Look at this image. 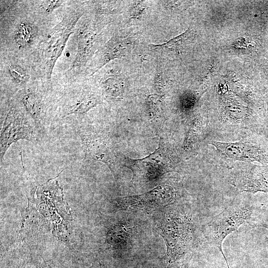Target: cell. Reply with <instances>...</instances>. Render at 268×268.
I'll use <instances>...</instances> for the list:
<instances>
[{"mask_svg":"<svg viewBox=\"0 0 268 268\" xmlns=\"http://www.w3.org/2000/svg\"><path fill=\"white\" fill-rule=\"evenodd\" d=\"M82 13L79 10L68 12L39 45L38 59L48 80L50 81L55 65Z\"/></svg>","mask_w":268,"mask_h":268,"instance_id":"cell-1","label":"cell"},{"mask_svg":"<svg viewBox=\"0 0 268 268\" xmlns=\"http://www.w3.org/2000/svg\"><path fill=\"white\" fill-rule=\"evenodd\" d=\"M253 210L250 206L232 204L214 216L203 227L205 238L210 244L219 250L228 268L230 267L222 248L223 240L241 225L250 222Z\"/></svg>","mask_w":268,"mask_h":268,"instance_id":"cell-2","label":"cell"},{"mask_svg":"<svg viewBox=\"0 0 268 268\" xmlns=\"http://www.w3.org/2000/svg\"><path fill=\"white\" fill-rule=\"evenodd\" d=\"M124 164L132 170L133 182L144 184L157 179L171 169V159L161 141L148 156L140 159L125 157Z\"/></svg>","mask_w":268,"mask_h":268,"instance_id":"cell-3","label":"cell"},{"mask_svg":"<svg viewBox=\"0 0 268 268\" xmlns=\"http://www.w3.org/2000/svg\"><path fill=\"white\" fill-rule=\"evenodd\" d=\"M38 130L20 110L11 107L0 133V160L10 145L20 139L35 142L37 140Z\"/></svg>","mask_w":268,"mask_h":268,"instance_id":"cell-4","label":"cell"},{"mask_svg":"<svg viewBox=\"0 0 268 268\" xmlns=\"http://www.w3.org/2000/svg\"><path fill=\"white\" fill-rule=\"evenodd\" d=\"M175 197L171 186L162 185L142 195L118 198L114 203L120 209L146 211L167 206L174 201Z\"/></svg>","mask_w":268,"mask_h":268,"instance_id":"cell-5","label":"cell"},{"mask_svg":"<svg viewBox=\"0 0 268 268\" xmlns=\"http://www.w3.org/2000/svg\"><path fill=\"white\" fill-rule=\"evenodd\" d=\"M162 235L166 241L168 256L174 262L186 252L191 236L189 221L181 216H172L164 223Z\"/></svg>","mask_w":268,"mask_h":268,"instance_id":"cell-6","label":"cell"},{"mask_svg":"<svg viewBox=\"0 0 268 268\" xmlns=\"http://www.w3.org/2000/svg\"><path fill=\"white\" fill-rule=\"evenodd\" d=\"M209 143L226 157L234 160L268 164V148L261 144L245 141L224 142L215 140Z\"/></svg>","mask_w":268,"mask_h":268,"instance_id":"cell-7","label":"cell"},{"mask_svg":"<svg viewBox=\"0 0 268 268\" xmlns=\"http://www.w3.org/2000/svg\"><path fill=\"white\" fill-rule=\"evenodd\" d=\"M80 136L85 157L104 163L116 178L114 156L107 140L100 135L91 133H81Z\"/></svg>","mask_w":268,"mask_h":268,"instance_id":"cell-8","label":"cell"},{"mask_svg":"<svg viewBox=\"0 0 268 268\" xmlns=\"http://www.w3.org/2000/svg\"><path fill=\"white\" fill-rule=\"evenodd\" d=\"M97 36L87 26L79 29L77 36V48L76 55L67 71L73 75L81 71L92 56L96 48Z\"/></svg>","mask_w":268,"mask_h":268,"instance_id":"cell-9","label":"cell"},{"mask_svg":"<svg viewBox=\"0 0 268 268\" xmlns=\"http://www.w3.org/2000/svg\"><path fill=\"white\" fill-rule=\"evenodd\" d=\"M238 188L240 192L249 193H268V164L249 168L240 177Z\"/></svg>","mask_w":268,"mask_h":268,"instance_id":"cell-10","label":"cell"},{"mask_svg":"<svg viewBox=\"0 0 268 268\" xmlns=\"http://www.w3.org/2000/svg\"><path fill=\"white\" fill-rule=\"evenodd\" d=\"M131 42L126 38L112 37L98 51L92 74L110 61L125 57L129 52Z\"/></svg>","mask_w":268,"mask_h":268,"instance_id":"cell-11","label":"cell"},{"mask_svg":"<svg viewBox=\"0 0 268 268\" xmlns=\"http://www.w3.org/2000/svg\"><path fill=\"white\" fill-rule=\"evenodd\" d=\"M21 102L34 122L38 131L42 128V102L38 95L33 92L22 94Z\"/></svg>","mask_w":268,"mask_h":268,"instance_id":"cell-12","label":"cell"},{"mask_svg":"<svg viewBox=\"0 0 268 268\" xmlns=\"http://www.w3.org/2000/svg\"><path fill=\"white\" fill-rule=\"evenodd\" d=\"M196 34L195 30L189 28L181 35L167 42L160 44L152 45V46L167 48L179 52L185 49L194 40Z\"/></svg>","mask_w":268,"mask_h":268,"instance_id":"cell-13","label":"cell"},{"mask_svg":"<svg viewBox=\"0 0 268 268\" xmlns=\"http://www.w3.org/2000/svg\"><path fill=\"white\" fill-rule=\"evenodd\" d=\"M35 30L33 26L27 22L18 24L14 31V40L20 47L29 45L34 38Z\"/></svg>","mask_w":268,"mask_h":268,"instance_id":"cell-14","label":"cell"},{"mask_svg":"<svg viewBox=\"0 0 268 268\" xmlns=\"http://www.w3.org/2000/svg\"><path fill=\"white\" fill-rule=\"evenodd\" d=\"M101 103V100L97 96H87L67 107L64 117L72 114H83Z\"/></svg>","mask_w":268,"mask_h":268,"instance_id":"cell-15","label":"cell"},{"mask_svg":"<svg viewBox=\"0 0 268 268\" xmlns=\"http://www.w3.org/2000/svg\"><path fill=\"white\" fill-rule=\"evenodd\" d=\"M102 86L105 93L111 96L119 97L123 94V82L115 74H110L102 82Z\"/></svg>","mask_w":268,"mask_h":268,"instance_id":"cell-16","label":"cell"},{"mask_svg":"<svg viewBox=\"0 0 268 268\" xmlns=\"http://www.w3.org/2000/svg\"><path fill=\"white\" fill-rule=\"evenodd\" d=\"M130 236V230L123 225H116L107 233V240L112 245L121 244L125 242Z\"/></svg>","mask_w":268,"mask_h":268,"instance_id":"cell-17","label":"cell"},{"mask_svg":"<svg viewBox=\"0 0 268 268\" xmlns=\"http://www.w3.org/2000/svg\"><path fill=\"white\" fill-rule=\"evenodd\" d=\"M8 70L13 80L18 84H25L29 80L28 72L19 65L10 64L8 67Z\"/></svg>","mask_w":268,"mask_h":268,"instance_id":"cell-18","label":"cell"},{"mask_svg":"<svg viewBox=\"0 0 268 268\" xmlns=\"http://www.w3.org/2000/svg\"><path fill=\"white\" fill-rule=\"evenodd\" d=\"M168 79L162 69H159L155 75L154 79L155 87L160 93L164 92L167 88Z\"/></svg>","mask_w":268,"mask_h":268,"instance_id":"cell-19","label":"cell"},{"mask_svg":"<svg viewBox=\"0 0 268 268\" xmlns=\"http://www.w3.org/2000/svg\"><path fill=\"white\" fill-rule=\"evenodd\" d=\"M131 7L130 17L132 19L141 18L145 13L146 6L143 1H134Z\"/></svg>","mask_w":268,"mask_h":268,"instance_id":"cell-20","label":"cell"},{"mask_svg":"<svg viewBox=\"0 0 268 268\" xmlns=\"http://www.w3.org/2000/svg\"><path fill=\"white\" fill-rule=\"evenodd\" d=\"M64 1L59 0H50L43 1L41 6L47 13H50L54 9L59 8Z\"/></svg>","mask_w":268,"mask_h":268,"instance_id":"cell-21","label":"cell"},{"mask_svg":"<svg viewBox=\"0 0 268 268\" xmlns=\"http://www.w3.org/2000/svg\"><path fill=\"white\" fill-rule=\"evenodd\" d=\"M91 268H107L105 265L101 262H96L94 263Z\"/></svg>","mask_w":268,"mask_h":268,"instance_id":"cell-22","label":"cell"},{"mask_svg":"<svg viewBox=\"0 0 268 268\" xmlns=\"http://www.w3.org/2000/svg\"><path fill=\"white\" fill-rule=\"evenodd\" d=\"M266 241L267 243H268V236L266 237Z\"/></svg>","mask_w":268,"mask_h":268,"instance_id":"cell-23","label":"cell"},{"mask_svg":"<svg viewBox=\"0 0 268 268\" xmlns=\"http://www.w3.org/2000/svg\"></svg>","mask_w":268,"mask_h":268,"instance_id":"cell-24","label":"cell"},{"mask_svg":"<svg viewBox=\"0 0 268 268\" xmlns=\"http://www.w3.org/2000/svg\"></svg>","mask_w":268,"mask_h":268,"instance_id":"cell-25","label":"cell"}]
</instances>
